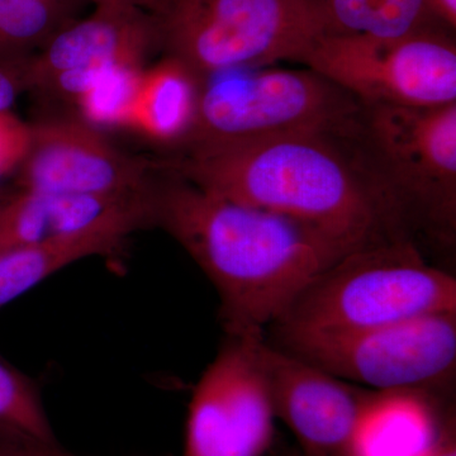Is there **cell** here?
<instances>
[{
  "label": "cell",
  "instance_id": "obj_1",
  "mask_svg": "<svg viewBox=\"0 0 456 456\" xmlns=\"http://www.w3.org/2000/svg\"><path fill=\"white\" fill-rule=\"evenodd\" d=\"M151 220L215 285L228 336L264 338L314 278L353 251L308 224L176 174L152 187Z\"/></svg>",
  "mask_w": 456,
  "mask_h": 456
},
{
  "label": "cell",
  "instance_id": "obj_2",
  "mask_svg": "<svg viewBox=\"0 0 456 456\" xmlns=\"http://www.w3.org/2000/svg\"><path fill=\"white\" fill-rule=\"evenodd\" d=\"M169 170L218 196L308 224L353 251L408 239L350 136L305 132L200 143L185 147Z\"/></svg>",
  "mask_w": 456,
  "mask_h": 456
},
{
  "label": "cell",
  "instance_id": "obj_3",
  "mask_svg": "<svg viewBox=\"0 0 456 456\" xmlns=\"http://www.w3.org/2000/svg\"><path fill=\"white\" fill-rule=\"evenodd\" d=\"M441 312H456V279L428 264L412 240L397 239L342 256L314 278L269 329L338 334Z\"/></svg>",
  "mask_w": 456,
  "mask_h": 456
},
{
  "label": "cell",
  "instance_id": "obj_4",
  "mask_svg": "<svg viewBox=\"0 0 456 456\" xmlns=\"http://www.w3.org/2000/svg\"><path fill=\"white\" fill-rule=\"evenodd\" d=\"M399 224L452 244L456 227V103L367 106L351 136Z\"/></svg>",
  "mask_w": 456,
  "mask_h": 456
},
{
  "label": "cell",
  "instance_id": "obj_5",
  "mask_svg": "<svg viewBox=\"0 0 456 456\" xmlns=\"http://www.w3.org/2000/svg\"><path fill=\"white\" fill-rule=\"evenodd\" d=\"M362 112V102L311 69H232L200 77L196 125L184 147L305 132L350 136Z\"/></svg>",
  "mask_w": 456,
  "mask_h": 456
},
{
  "label": "cell",
  "instance_id": "obj_6",
  "mask_svg": "<svg viewBox=\"0 0 456 456\" xmlns=\"http://www.w3.org/2000/svg\"><path fill=\"white\" fill-rule=\"evenodd\" d=\"M155 17L161 47L200 77L301 62L327 32L314 0H167Z\"/></svg>",
  "mask_w": 456,
  "mask_h": 456
},
{
  "label": "cell",
  "instance_id": "obj_7",
  "mask_svg": "<svg viewBox=\"0 0 456 456\" xmlns=\"http://www.w3.org/2000/svg\"><path fill=\"white\" fill-rule=\"evenodd\" d=\"M266 341L369 391L431 393L454 377L456 312L362 331L272 332V340Z\"/></svg>",
  "mask_w": 456,
  "mask_h": 456
},
{
  "label": "cell",
  "instance_id": "obj_8",
  "mask_svg": "<svg viewBox=\"0 0 456 456\" xmlns=\"http://www.w3.org/2000/svg\"><path fill=\"white\" fill-rule=\"evenodd\" d=\"M448 28L382 38L325 33L302 57L367 106L456 103V46Z\"/></svg>",
  "mask_w": 456,
  "mask_h": 456
},
{
  "label": "cell",
  "instance_id": "obj_9",
  "mask_svg": "<svg viewBox=\"0 0 456 456\" xmlns=\"http://www.w3.org/2000/svg\"><path fill=\"white\" fill-rule=\"evenodd\" d=\"M264 338L228 336L189 403L183 456H265L275 413L261 365Z\"/></svg>",
  "mask_w": 456,
  "mask_h": 456
},
{
  "label": "cell",
  "instance_id": "obj_10",
  "mask_svg": "<svg viewBox=\"0 0 456 456\" xmlns=\"http://www.w3.org/2000/svg\"><path fill=\"white\" fill-rule=\"evenodd\" d=\"M18 185L69 196L139 200L151 194V167L126 154L83 119L31 126V142L18 167Z\"/></svg>",
  "mask_w": 456,
  "mask_h": 456
},
{
  "label": "cell",
  "instance_id": "obj_11",
  "mask_svg": "<svg viewBox=\"0 0 456 456\" xmlns=\"http://www.w3.org/2000/svg\"><path fill=\"white\" fill-rule=\"evenodd\" d=\"M161 46L155 14L132 7H95L22 60L26 89L77 101L95 80L123 64H143Z\"/></svg>",
  "mask_w": 456,
  "mask_h": 456
},
{
  "label": "cell",
  "instance_id": "obj_12",
  "mask_svg": "<svg viewBox=\"0 0 456 456\" xmlns=\"http://www.w3.org/2000/svg\"><path fill=\"white\" fill-rule=\"evenodd\" d=\"M275 419L292 432L302 456H346L373 391L259 344Z\"/></svg>",
  "mask_w": 456,
  "mask_h": 456
},
{
  "label": "cell",
  "instance_id": "obj_13",
  "mask_svg": "<svg viewBox=\"0 0 456 456\" xmlns=\"http://www.w3.org/2000/svg\"><path fill=\"white\" fill-rule=\"evenodd\" d=\"M149 224L151 207L146 200L77 232L0 254V308L77 261L116 253L132 233Z\"/></svg>",
  "mask_w": 456,
  "mask_h": 456
},
{
  "label": "cell",
  "instance_id": "obj_14",
  "mask_svg": "<svg viewBox=\"0 0 456 456\" xmlns=\"http://www.w3.org/2000/svg\"><path fill=\"white\" fill-rule=\"evenodd\" d=\"M455 426L431 393H371L346 456H421Z\"/></svg>",
  "mask_w": 456,
  "mask_h": 456
},
{
  "label": "cell",
  "instance_id": "obj_15",
  "mask_svg": "<svg viewBox=\"0 0 456 456\" xmlns=\"http://www.w3.org/2000/svg\"><path fill=\"white\" fill-rule=\"evenodd\" d=\"M149 198L117 200L20 189L0 202V254L77 232Z\"/></svg>",
  "mask_w": 456,
  "mask_h": 456
},
{
  "label": "cell",
  "instance_id": "obj_16",
  "mask_svg": "<svg viewBox=\"0 0 456 456\" xmlns=\"http://www.w3.org/2000/svg\"><path fill=\"white\" fill-rule=\"evenodd\" d=\"M200 95V75L167 55L143 71L126 130L164 145L185 146L196 125Z\"/></svg>",
  "mask_w": 456,
  "mask_h": 456
},
{
  "label": "cell",
  "instance_id": "obj_17",
  "mask_svg": "<svg viewBox=\"0 0 456 456\" xmlns=\"http://www.w3.org/2000/svg\"><path fill=\"white\" fill-rule=\"evenodd\" d=\"M314 2L325 20L327 33L391 40L430 29L448 28L435 13L431 0Z\"/></svg>",
  "mask_w": 456,
  "mask_h": 456
},
{
  "label": "cell",
  "instance_id": "obj_18",
  "mask_svg": "<svg viewBox=\"0 0 456 456\" xmlns=\"http://www.w3.org/2000/svg\"><path fill=\"white\" fill-rule=\"evenodd\" d=\"M86 0H0V61L25 59L77 20Z\"/></svg>",
  "mask_w": 456,
  "mask_h": 456
},
{
  "label": "cell",
  "instance_id": "obj_19",
  "mask_svg": "<svg viewBox=\"0 0 456 456\" xmlns=\"http://www.w3.org/2000/svg\"><path fill=\"white\" fill-rule=\"evenodd\" d=\"M143 64H123L102 75L75 101L80 119L99 128H127L142 82Z\"/></svg>",
  "mask_w": 456,
  "mask_h": 456
},
{
  "label": "cell",
  "instance_id": "obj_20",
  "mask_svg": "<svg viewBox=\"0 0 456 456\" xmlns=\"http://www.w3.org/2000/svg\"><path fill=\"white\" fill-rule=\"evenodd\" d=\"M0 430L53 443V428L31 380L0 355Z\"/></svg>",
  "mask_w": 456,
  "mask_h": 456
},
{
  "label": "cell",
  "instance_id": "obj_21",
  "mask_svg": "<svg viewBox=\"0 0 456 456\" xmlns=\"http://www.w3.org/2000/svg\"><path fill=\"white\" fill-rule=\"evenodd\" d=\"M31 125L8 110L0 112V179L17 171L28 151Z\"/></svg>",
  "mask_w": 456,
  "mask_h": 456
},
{
  "label": "cell",
  "instance_id": "obj_22",
  "mask_svg": "<svg viewBox=\"0 0 456 456\" xmlns=\"http://www.w3.org/2000/svg\"><path fill=\"white\" fill-rule=\"evenodd\" d=\"M0 456H75L57 446L56 441L47 443L0 430Z\"/></svg>",
  "mask_w": 456,
  "mask_h": 456
},
{
  "label": "cell",
  "instance_id": "obj_23",
  "mask_svg": "<svg viewBox=\"0 0 456 456\" xmlns=\"http://www.w3.org/2000/svg\"><path fill=\"white\" fill-rule=\"evenodd\" d=\"M22 60L0 61V112L12 110L20 93L27 90Z\"/></svg>",
  "mask_w": 456,
  "mask_h": 456
},
{
  "label": "cell",
  "instance_id": "obj_24",
  "mask_svg": "<svg viewBox=\"0 0 456 456\" xmlns=\"http://www.w3.org/2000/svg\"><path fill=\"white\" fill-rule=\"evenodd\" d=\"M86 2H92L95 7H132L156 14L164 7L167 0H86Z\"/></svg>",
  "mask_w": 456,
  "mask_h": 456
},
{
  "label": "cell",
  "instance_id": "obj_25",
  "mask_svg": "<svg viewBox=\"0 0 456 456\" xmlns=\"http://www.w3.org/2000/svg\"><path fill=\"white\" fill-rule=\"evenodd\" d=\"M421 456H456L455 426L450 428L437 443Z\"/></svg>",
  "mask_w": 456,
  "mask_h": 456
},
{
  "label": "cell",
  "instance_id": "obj_26",
  "mask_svg": "<svg viewBox=\"0 0 456 456\" xmlns=\"http://www.w3.org/2000/svg\"><path fill=\"white\" fill-rule=\"evenodd\" d=\"M435 13L441 22L454 31L456 27V0H431Z\"/></svg>",
  "mask_w": 456,
  "mask_h": 456
},
{
  "label": "cell",
  "instance_id": "obj_27",
  "mask_svg": "<svg viewBox=\"0 0 456 456\" xmlns=\"http://www.w3.org/2000/svg\"><path fill=\"white\" fill-rule=\"evenodd\" d=\"M7 194L8 193H5L4 191H2V189H0V202H2V200H4L5 197H7Z\"/></svg>",
  "mask_w": 456,
  "mask_h": 456
},
{
  "label": "cell",
  "instance_id": "obj_28",
  "mask_svg": "<svg viewBox=\"0 0 456 456\" xmlns=\"http://www.w3.org/2000/svg\"><path fill=\"white\" fill-rule=\"evenodd\" d=\"M288 456H302V455H301V454H299V452H297V454H296V455H288Z\"/></svg>",
  "mask_w": 456,
  "mask_h": 456
}]
</instances>
